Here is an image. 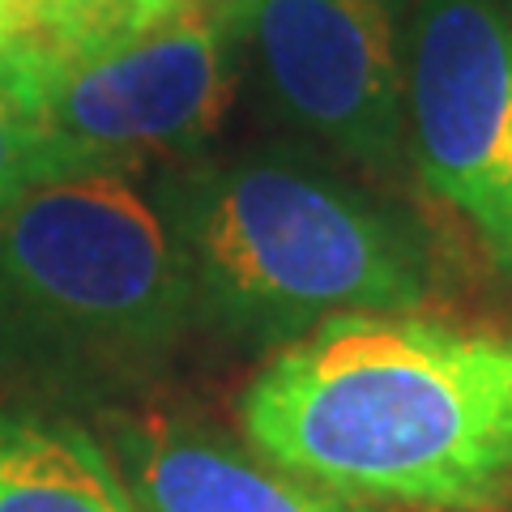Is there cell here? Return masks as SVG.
Masks as SVG:
<instances>
[{"label":"cell","mask_w":512,"mask_h":512,"mask_svg":"<svg viewBox=\"0 0 512 512\" xmlns=\"http://www.w3.org/2000/svg\"><path fill=\"white\" fill-rule=\"evenodd\" d=\"M406 0H222L235 60L312 146L389 175L406 158Z\"/></svg>","instance_id":"5"},{"label":"cell","mask_w":512,"mask_h":512,"mask_svg":"<svg viewBox=\"0 0 512 512\" xmlns=\"http://www.w3.org/2000/svg\"><path fill=\"white\" fill-rule=\"evenodd\" d=\"M0 512H141L103 436L69 410L0 402Z\"/></svg>","instance_id":"8"},{"label":"cell","mask_w":512,"mask_h":512,"mask_svg":"<svg viewBox=\"0 0 512 512\" xmlns=\"http://www.w3.org/2000/svg\"><path fill=\"white\" fill-rule=\"evenodd\" d=\"M35 30V0H0V43L30 39Z\"/></svg>","instance_id":"11"},{"label":"cell","mask_w":512,"mask_h":512,"mask_svg":"<svg viewBox=\"0 0 512 512\" xmlns=\"http://www.w3.org/2000/svg\"><path fill=\"white\" fill-rule=\"evenodd\" d=\"M406 154L512 291V22L500 0L414 5Z\"/></svg>","instance_id":"6"},{"label":"cell","mask_w":512,"mask_h":512,"mask_svg":"<svg viewBox=\"0 0 512 512\" xmlns=\"http://www.w3.org/2000/svg\"><path fill=\"white\" fill-rule=\"evenodd\" d=\"M197 329L286 350L338 316L414 312L431 261L414 222L291 150L180 158L150 180Z\"/></svg>","instance_id":"2"},{"label":"cell","mask_w":512,"mask_h":512,"mask_svg":"<svg viewBox=\"0 0 512 512\" xmlns=\"http://www.w3.org/2000/svg\"><path fill=\"white\" fill-rule=\"evenodd\" d=\"M192 329L180 256L133 175L43 184L0 214V402H124Z\"/></svg>","instance_id":"3"},{"label":"cell","mask_w":512,"mask_h":512,"mask_svg":"<svg viewBox=\"0 0 512 512\" xmlns=\"http://www.w3.org/2000/svg\"><path fill=\"white\" fill-rule=\"evenodd\" d=\"M188 5L197 0H35L30 39L60 52H86V47L137 35Z\"/></svg>","instance_id":"9"},{"label":"cell","mask_w":512,"mask_h":512,"mask_svg":"<svg viewBox=\"0 0 512 512\" xmlns=\"http://www.w3.org/2000/svg\"><path fill=\"white\" fill-rule=\"evenodd\" d=\"M239 419L256 457L342 500L491 508L512 491V333L338 316L261 367Z\"/></svg>","instance_id":"1"},{"label":"cell","mask_w":512,"mask_h":512,"mask_svg":"<svg viewBox=\"0 0 512 512\" xmlns=\"http://www.w3.org/2000/svg\"><path fill=\"white\" fill-rule=\"evenodd\" d=\"M107 448L141 512H350L342 495L184 419H111Z\"/></svg>","instance_id":"7"},{"label":"cell","mask_w":512,"mask_h":512,"mask_svg":"<svg viewBox=\"0 0 512 512\" xmlns=\"http://www.w3.org/2000/svg\"><path fill=\"white\" fill-rule=\"evenodd\" d=\"M47 184L43 137L22 82V64L13 39L0 43V214L13 210L26 192Z\"/></svg>","instance_id":"10"},{"label":"cell","mask_w":512,"mask_h":512,"mask_svg":"<svg viewBox=\"0 0 512 512\" xmlns=\"http://www.w3.org/2000/svg\"><path fill=\"white\" fill-rule=\"evenodd\" d=\"M500 9H504V18L512 22V0H500Z\"/></svg>","instance_id":"12"},{"label":"cell","mask_w":512,"mask_h":512,"mask_svg":"<svg viewBox=\"0 0 512 512\" xmlns=\"http://www.w3.org/2000/svg\"><path fill=\"white\" fill-rule=\"evenodd\" d=\"M43 137L47 184L180 163L218 137L235 99L222 0H197L116 43L60 52L13 39Z\"/></svg>","instance_id":"4"}]
</instances>
